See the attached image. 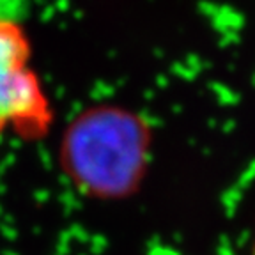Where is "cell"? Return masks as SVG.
Returning a JSON list of instances; mask_svg holds the SVG:
<instances>
[{
  "label": "cell",
  "instance_id": "4",
  "mask_svg": "<svg viewBox=\"0 0 255 255\" xmlns=\"http://www.w3.org/2000/svg\"><path fill=\"white\" fill-rule=\"evenodd\" d=\"M252 255H255V236H254V245H252Z\"/></svg>",
  "mask_w": 255,
  "mask_h": 255
},
{
  "label": "cell",
  "instance_id": "2",
  "mask_svg": "<svg viewBox=\"0 0 255 255\" xmlns=\"http://www.w3.org/2000/svg\"><path fill=\"white\" fill-rule=\"evenodd\" d=\"M30 53L21 21L0 20V135L36 140L52 128L53 112Z\"/></svg>",
  "mask_w": 255,
  "mask_h": 255
},
{
  "label": "cell",
  "instance_id": "1",
  "mask_svg": "<svg viewBox=\"0 0 255 255\" xmlns=\"http://www.w3.org/2000/svg\"><path fill=\"white\" fill-rule=\"evenodd\" d=\"M152 133L140 114L98 105L73 117L59 143V168L69 186L94 202H123L142 190Z\"/></svg>",
  "mask_w": 255,
  "mask_h": 255
},
{
  "label": "cell",
  "instance_id": "3",
  "mask_svg": "<svg viewBox=\"0 0 255 255\" xmlns=\"http://www.w3.org/2000/svg\"><path fill=\"white\" fill-rule=\"evenodd\" d=\"M30 0H0V20L21 21Z\"/></svg>",
  "mask_w": 255,
  "mask_h": 255
}]
</instances>
